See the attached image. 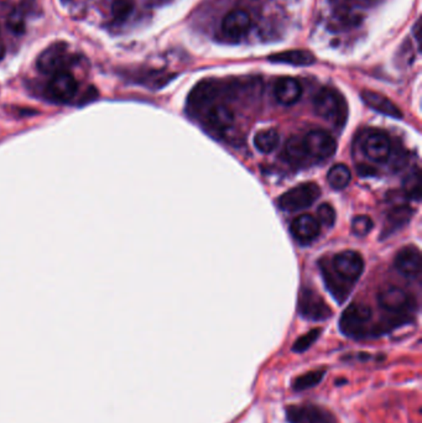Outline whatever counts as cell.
I'll return each mask as SVG.
<instances>
[{"label": "cell", "mask_w": 422, "mask_h": 423, "mask_svg": "<svg viewBox=\"0 0 422 423\" xmlns=\"http://www.w3.org/2000/svg\"><path fill=\"white\" fill-rule=\"evenodd\" d=\"M362 100L365 102L368 107H370L372 109L377 110L382 114L392 117L395 119H402V117H404L402 110L399 109V107L394 102L377 92L363 90Z\"/></svg>", "instance_id": "16"}, {"label": "cell", "mask_w": 422, "mask_h": 423, "mask_svg": "<svg viewBox=\"0 0 422 423\" xmlns=\"http://www.w3.org/2000/svg\"><path fill=\"white\" fill-rule=\"evenodd\" d=\"M308 157L315 160H327L334 155L337 144L332 135L324 130H311L303 136Z\"/></svg>", "instance_id": "5"}, {"label": "cell", "mask_w": 422, "mask_h": 423, "mask_svg": "<svg viewBox=\"0 0 422 423\" xmlns=\"http://www.w3.org/2000/svg\"><path fill=\"white\" fill-rule=\"evenodd\" d=\"M402 189L407 197L420 201L421 198V174L420 169H415L407 174L402 182Z\"/></svg>", "instance_id": "23"}, {"label": "cell", "mask_w": 422, "mask_h": 423, "mask_svg": "<svg viewBox=\"0 0 422 423\" xmlns=\"http://www.w3.org/2000/svg\"><path fill=\"white\" fill-rule=\"evenodd\" d=\"M324 374H326V370L318 369V370H312V371L300 375L293 380V388L295 391H303V390H308L313 386H317L318 383H321L322 379L324 378Z\"/></svg>", "instance_id": "22"}, {"label": "cell", "mask_w": 422, "mask_h": 423, "mask_svg": "<svg viewBox=\"0 0 422 423\" xmlns=\"http://www.w3.org/2000/svg\"><path fill=\"white\" fill-rule=\"evenodd\" d=\"M320 335H321V329H311L308 333L303 334V335H301L295 342L293 347V352L295 353H303V352H306L308 348H311V345L317 340Z\"/></svg>", "instance_id": "25"}, {"label": "cell", "mask_w": 422, "mask_h": 423, "mask_svg": "<svg viewBox=\"0 0 422 423\" xmlns=\"http://www.w3.org/2000/svg\"><path fill=\"white\" fill-rule=\"evenodd\" d=\"M252 26V18L245 11H233L224 16L222 21V30L224 34L232 37L238 39L245 35Z\"/></svg>", "instance_id": "13"}, {"label": "cell", "mask_w": 422, "mask_h": 423, "mask_svg": "<svg viewBox=\"0 0 422 423\" xmlns=\"http://www.w3.org/2000/svg\"><path fill=\"white\" fill-rule=\"evenodd\" d=\"M78 90V83L75 77L70 72L61 71L59 73L52 76L49 85L47 92L51 98L57 102H70Z\"/></svg>", "instance_id": "9"}, {"label": "cell", "mask_w": 422, "mask_h": 423, "mask_svg": "<svg viewBox=\"0 0 422 423\" xmlns=\"http://www.w3.org/2000/svg\"><path fill=\"white\" fill-rule=\"evenodd\" d=\"M333 269L343 280L354 282L362 275L363 269H364V260H363L362 255L357 251L346 250V251L334 255Z\"/></svg>", "instance_id": "7"}, {"label": "cell", "mask_w": 422, "mask_h": 423, "mask_svg": "<svg viewBox=\"0 0 422 423\" xmlns=\"http://www.w3.org/2000/svg\"><path fill=\"white\" fill-rule=\"evenodd\" d=\"M363 4H374L377 0H359Z\"/></svg>", "instance_id": "33"}, {"label": "cell", "mask_w": 422, "mask_h": 423, "mask_svg": "<svg viewBox=\"0 0 422 423\" xmlns=\"http://www.w3.org/2000/svg\"><path fill=\"white\" fill-rule=\"evenodd\" d=\"M4 55H6V46L0 42V60L4 57Z\"/></svg>", "instance_id": "31"}, {"label": "cell", "mask_w": 422, "mask_h": 423, "mask_svg": "<svg viewBox=\"0 0 422 423\" xmlns=\"http://www.w3.org/2000/svg\"><path fill=\"white\" fill-rule=\"evenodd\" d=\"M298 311L303 318L310 321H326L332 316V309L320 294L311 289H303L300 296Z\"/></svg>", "instance_id": "6"}, {"label": "cell", "mask_w": 422, "mask_h": 423, "mask_svg": "<svg viewBox=\"0 0 422 423\" xmlns=\"http://www.w3.org/2000/svg\"><path fill=\"white\" fill-rule=\"evenodd\" d=\"M313 108L318 117L337 128H343L347 123V100L334 88L326 87L320 90L315 95Z\"/></svg>", "instance_id": "1"}, {"label": "cell", "mask_w": 422, "mask_h": 423, "mask_svg": "<svg viewBox=\"0 0 422 423\" xmlns=\"http://www.w3.org/2000/svg\"><path fill=\"white\" fill-rule=\"evenodd\" d=\"M346 383H347L346 379H338L337 381H336V385H337V386H341V385Z\"/></svg>", "instance_id": "32"}, {"label": "cell", "mask_w": 422, "mask_h": 423, "mask_svg": "<svg viewBox=\"0 0 422 423\" xmlns=\"http://www.w3.org/2000/svg\"><path fill=\"white\" fill-rule=\"evenodd\" d=\"M279 143H280V135L275 129L262 130L254 138L255 148L263 154L273 153L274 150L278 148Z\"/></svg>", "instance_id": "20"}, {"label": "cell", "mask_w": 422, "mask_h": 423, "mask_svg": "<svg viewBox=\"0 0 422 423\" xmlns=\"http://www.w3.org/2000/svg\"><path fill=\"white\" fill-rule=\"evenodd\" d=\"M207 120H209L211 128H213L216 131H219V133H224L233 126V110L227 105H213L207 113Z\"/></svg>", "instance_id": "17"}, {"label": "cell", "mask_w": 422, "mask_h": 423, "mask_svg": "<svg viewBox=\"0 0 422 423\" xmlns=\"http://www.w3.org/2000/svg\"><path fill=\"white\" fill-rule=\"evenodd\" d=\"M377 301L382 309L389 312H402L410 306V296L405 290L397 286H390L382 290L377 296Z\"/></svg>", "instance_id": "14"}, {"label": "cell", "mask_w": 422, "mask_h": 423, "mask_svg": "<svg viewBox=\"0 0 422 423\" xmlns=\"http://www.w3.org/2000/svg\"><path fill=\"white\" fill-rule=\"evenodd\" d=\"M285 157L293 165L303 164L308 159L307 150L305 146L303 136L293 135L285 145Z\"/></svg>", "instance_id": "18"}, {"label": "cell", "mask_w": 422, "mask_h": 423, "mask_svg": "<svg viewBox=\"0 0 422 423\" xmlns=\"http://www.w3.org/2000/svg\"><path fill=\"white\" fill-rule=\"evenodd\" d=\"M329 1H331V3H337L339 0H329Z\"/></svg>", "instance_id": "34"}, {"label": "cell", "mask_w": 422, "mask_h": 423, "mask_svg": "<svg viewBox=\"0 0 422 423\" xmlns=\"http://www.w3.org/2000/svg\"><path fill=\"white\" fill-rule=\"evenodd\" d=\"M363 150L368 159L377 164H382L387 162V159L390 157L392 141L385 133L374 130L365 136L363 143Z\"/></svg>", "instance_id": "8"}, {"label": "cell", "mask_w": 422, "mask_h": 423, "mask_svg": "<svg viewBox=\"0 0 422 423\" xmlns=\"http://www.w3.org/2000/svg\"><path fill=\"white\" fill-rule=\"evenodd\" d=\"M274 93L279 103L283 105H293L301 98L303 87L298 80L291 77H283L276 81Z\"/></svg>", "instance_id": "15"}, {"label": "cell", "mask_w": 422, "mask_h": 423, "mask_svg": "<svg viewBox=\"0 0 422 423\" xmlns=\"http://www.w3.org/2000/svg\"><path fill=\"white\" fill-rule=\"evenodd\" d=\"M352 179V172L346 165H334L328 171L327 181L329 186L334 189H343L347 187Z\"/></svg>", "instance_id": "21"}, {"label": "cell", "mask_w": 422, "mask_h": 423, "mask_svg": "<svg viewBox=\"0 0 422 423\" xmlns=\"http://www.w3.org/2000/svg\"><path fill=\"white\" fill-rule=\"evenodd\" d=\"M374 223L368 215H357L352 220V232L353 234L357 237H365L370 233L373 230Z\"/></svg>", "instance_id": "27"}, {"label": "cell", "mask_w": 422, "mask_h": 423, "mask_svg": "<svg viewBox=\"0 0 422 423\" xmlns=\"http://www.w3.org/2000/svg\"><path fill=\"white\" fill-rule=\"evenodd\" d=\"M321 230V225L318 220L311 215H301L296 217L291 223V233L295 239L303 244H307L310 242L317 238Z\"/></svg>", "instance_id": "12"}, {"label": "cell", "mask_w": 422, "mask_h": 423, "mask_svg": "<svg viewBox=\"0 0 422 423\" xmlns=\"http://www.w3.org/2000/svg\"><path fill=\"white\" fill-rule=\"evenodd\" d=\"M420 31H421V23L418 20L416 23V25H415V34H416L417 42H420Z\"/></svg>", "instance_id": "30"}, {"label": "cell", "mask_w": 422, "mask_h": 423, "mask_svg": "<svg viewBox=\"0 0 422 423\" xmlns=\"http://www.w3.org/2000/svg\"><path fill=\"white\" fill-rule=\"evenodd\" d=\"M269 60L280 64H288L293 66H310L315 64V56L305 50H291L271 55Z\"/></svg>", "instance_id": "19"}, {"label": "cell", "mask_w": 422, "mask_h": 423, "mask_svg": "<svg viewBox=\"0 0 422 423\" xmlns=\"http://www.w3.org/2000/svg\"><path fill=\"white\" fill-rule=\"evenodd\" d=\"M395 268L407 278H416L421 273V254L414 245H407L397 253Z\"/></svg>", "instance_id": "11"}, {"label": "cell", "mask_w": 422, "mask_h": 423, "mask_svg": "<svg viewBox=\"0 0 422 423\" xmlns=\"http://www.w3.org/2000/svg\"><path fill=\"white\" fill-rule=\"evenodd\" d=\"M320 225H323L326 228H331L336 222V210L329 203H323L318 207L317 218Z\"/></svg>", "instance_id": "26"}, {"label": "cell", "mask_w": 422, "mask_h": 423, "mask_svg": "<svg viewBox=\"0 0 422 423\" xmlns=\"http://www.w3.org/2000/svg\"><path fill=\"white\" fill-rule=\"evenodd\" d=\"M214 95H216L214 85L204 82L192 90V95H189V103L194 107H201L213 100Z\"/></svg>", "instance_id": "24"}, {"label": "cell", "mask_w": 422, "mask_h": 423, "mask_svg": "<svg viewBox=\"0 0 422 423\" xmlns=\"http://www.w3.org/2000/svg\"><path fill=\"white\" fill-rule=\"evenodd\" d=\"M67 51L62 44L47 47L37 59V68L45 75H56L67 64Z\"/></svg>", "instance_id": "10"}, {"label": "cell", "mask_w": 422, "mask_h": 423, "mask_svg": "<svg viewBox=\"0 0 422 423\" xmlns=\"http://www.w3.org/2000/svg\"><path fill=\"white\" fill-rule=\"evenodd\" d=\"M321 196V189L315 182H305L288 189L279 198V205L286 212H298L311 207Z\"/></svg>", "instance_id": "3"}, {"label": "cell", "mask_w": 422, "mask_h": 423, "mask_svg": "<svg viewBox=\"0 0 422 423\" xmlns=\"http://www.w3.org/2000/svg\"><path fill=\"white\" fill-rule=\"evenodd\" d=\"M134 9V1L133 0H115L113 4V14L115 19L118 20H124L130 13Z\"/></svg>", "instance_id": "28"}, {"label": "cell", "mask_w": 422, "mask_h": 423, "mask_svg": "<svg viewBox=\"0 0 422 423\" xmlns=\"http://www.w3.org/2000/svg\"><path fill=\"white\" fill-rule=\"evenodd\" d=\"M372 319V309L364 304H352L343 312L339 319V328L349 338H363Z\"/></svg>", "instance_id": "2"}, {"label": "cell", "mask_w": 422, "mask_h": 423, "mask_svg": "<svg viewBox=\"0 0 422 423\" xmlns=\"http://www.w3.org/2000/svg\"><path fill=\"white\" fill-rule=\"evenodd\" d=\"M411 215V209L407 208V207H399V208L392 210L387 222H390V225L402 227L404 223H407V220H410Z\"/></svg>", "instance_id": "29"}, {"label": "cell", "mask_w": 422, "mask_h": 423, "mask_svg": "<svg viewBox=\"0 0 422 423\" xmlns=\"http://www.w3.org/2000/svg\"><path fill=\"white\" fill-rule=\"evenodd\" d=\"M285 411L288 423H337V418L331 411L312 403L291 405Z\"/></svg>", "instance_id": "4"}]
</instances>
